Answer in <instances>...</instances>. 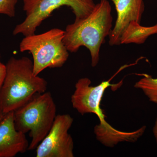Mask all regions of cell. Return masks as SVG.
<instances>
[{
  "mask_svg": "<svg viewBox=\"0 0 157 157\" xmlns=\"http://www.w3.org/2000/svg\"><path fill=\"white\" fill-rule=\"evenodd\" d=\"M111 12L109 1L101 0L88 16L67 25L63 41L68 51L76 52L84 46L89 50L92 67H96L100 60L101 45L112 29Z\"/></svg>",
  "mask_w": 157,
  "mask_h": 157,
  "instance_id": "cell-1",
  "label": "cell"
},
{
  "mask_svg": "<svg viewBox=\"0 0 157 157\" xmlns=\"http://www.w3.org/2000/svg\"><path fill=\"white\" fill-rule=\"evenodd\" d=\"M6 65V75L0 90V106L5 114L24 105L34 96L46 92L47 82L33 72L27 57H12Z\"/></svg>",
  "mask_w": 157,
  "mask_h": 157,
  "instance_id": "cell-2",
  "label": "cell"
},
{
  "mask_svg": "<svg viewBox=\"0 0 157 157\" xmlns=\"http://www.w3.org/2000/svg\"><path fill=\"white\" fill-rule=\"evenodd\" d=\"M130 65L123 66L116 74L107 81L102 82L96 86L91 85V81L87 77L78 79L75 84V90L71 97V103L74 109L80 114L94 113L99 118L100 124L94 128L96 137L105 146L112 147L118 143L127 141L130 137L129 132H121L113 128L105 119V115L101 107V101L104 92L108 87L115 91L121 86L123 80L116 84L110 82L121 71Z\"/></svg>",
  "mask_w": 157,
  "mask_h": 157,
  "instance_id": "cell-3",
  "label": "cell"
},
{
  "mask_svg": "<svg viewBox=\"0 0 157 157\" xmlns=\"http://www.w3.org/2000/svg\"><path fill=\"white\" fill-rule=\"evenodd\" d=\"M56 115V105L49 92L37 94L14 111L16 129L25 134L29 132L31 141L28 150L36 148L48 134Z\"/></svg>",
  "mask_w": 157,
  "mask_h": 157,
  "instance_id": "cell-4",
  "label": "cell"
},
{
  "mask_svg": "<svg viewBox=\"0 0 157 157\" xmlns=\"http://www.w3.org/2000/svg\"><path fill=\"white\" fill-rule=\"evenodd\" d=\"M65 31L55 28L43 33L25 36L20 43V51H29L33 58L36 76L47 68H61L69 58L63 39Z\"/></svg>",
  "mask_w": 157,
  "mask_h": 157,
  "instance_id": "cell-5",
  "label": "cell"
},
{
  "mask_svg": "<svg viewBox=\"0 0 157 157\" xmlns=\"http://www.w3.org/2000/svg\"><path fill=\"white\" fill-rule=\"evenodd\" d=\"M95 6L94 0H23L25 18L16 26L13 35L21 34L24 36L33 35L45 20L63 6L70 7L75 15V20H78L88 16Z\"/></svg>",
  "mask_w": 157,
  "mask_h": 157,
  "instance_id": "cell-6",
  "label": "cell"
},
{
  "mask_svg": "<svg viewBox=\"0 0 157 157\" xmlns=\"http://www.w3.org/2000/svg\"><path fill=\"white\" fill-rule=\"evenodd\" d=\"M73 122L70 114L57 115L48 134L36 148V157H74V142L68 133Z\"/></svg>",
  "mask_w": 157,
  "mask_h": 157,
  "instance_id": "cell-7",
  "label": "cell"
},
{
  "mask_svg": "<svg viewBox=\"0 0 157 157\" xmlns=\"http://www.w3.org/2000/svg\"><path fill=\"white\" fill-rule=\"evenodd\" d=\"M115 6L117 18L109 36L110 46L121 45V35L129 24L136 21L140 24L145 9L144 0H111Z\"/></svg>",
  "mask_w": 157,
  "mask_h": 157,
  "instance_id": "cell-8",
  "label": "cell"
},
{
  "mask_svg": "<svg viewBox=\"0 0 157 157\" xmlns=\"http://www.w3.org/2000/svg\"><path fill=\"white\" fill-rule=\"evenodd\" d=\"M29 144L25 134L15 128L14 111L5 114L0 122V157H14L25 152Z\"/></svg>",
  "mask_w": 157,
  "mask_h": 157,
  "instance_id": "cell-9",
  "label": "cell"
},
{
  "mask_svg": "<svg viewBox=\"0 0 157 157\" xmlns=\"http://www.w3.org/2000/svg\"><path fill=\"white\" fill-rule=\"evenodd\" d=\"M157 34V24L149 27L143 26L136 21H132L128 25L120 39L121 44L144 43L149 37Z\"/></svg>",
  "mask_w": 157,
  "mask_h": 157,
  "instance_id": "cell-10",
  "label": "cell"
},
{
  "mask_svg": "<svg viewBox=\"0 0 157 157\" xmlns=\"http://www.w3.org/2000/svg\"><path fill=\"white\" fill-rule=\"evenodd\" d=\"M138 75L143 77L135 83L134 87L141 90L151 102L157 104V78L144 73Z\"/></svg>",
  "mask_w": 157,
  "mask_h": 157,
  "instance_id": "cell-11",
  "label": "cell"
},
{
  "mask_svg": "<svg viewBox=\"0 0 157 157\" xmlns=\"http://www.w3.org/2000/svg\"><path fill=\"white\" fill-rule=\"evenodd\" d=\"M18 0H0V14L9 17L15 16V8Z\"/></svg>",
  "mask_w": 157,
  "mask_h": 157,
  "instance_id": "cell-12",
  "label": "cell"
},
{
  "mask_svg": "<svg viewBox=\"0 0 157 157\" xmlns=\"http://www.w3.org/2000/svg\"><path fill=\"white\" fill-rule=\"evenodd\" d=\"M6 75V65L0 67V90L2 85L3 81Z\"/></svg>",
  "mask_w": 157,
  "mask_h": 157,
  "instance_id": "cell-13",
  "label": "cell"
},
{
  "mask_svg": "<svg viewBox=\"0 0 157 157\" xmlns=\"http://www.w3.org/2000/svg\"><path fill=\"white\" fill-rule=\"evenodd\" d=\"M153 132L157 144V117L153 129Z\"/></svg>",
  "mask_w": 157,
  "mask_h": 157,
  "instance_id": "cell-14",
  "label": "cell"
},
{
  "mask_svg": "<svg viewBox=\"0 0 157 157\" xmlns=\"http://www.w3.org/2000/svg\"><path fill=\"white\" fill-rule=\"evenodd\" d=\"M5 115V113L3 112L2 108H1V106H0V122L3 119V117H4Z\"/></svg>",
  "mask_w": 157,
  "mask_h": 157,
  "instance_id": "cell-15",
  "label": "cell"
},
{
  "mask_svg": "<svg viewBox=\"0 0 157 157\" xmlns=\"http://www.w3.org/2000/svg\"><path fill=\"white\" fill-rule=\"evenodd\" d=\"M1 55H0V67H1V66H2V65H4V64H3L2 63V62H1Z\"/></svg>",
  "mask_w": 157,
  "mask_h": 157,
  "instance_id": "cell-16",
  "label": "cell"
}]
</instances>
